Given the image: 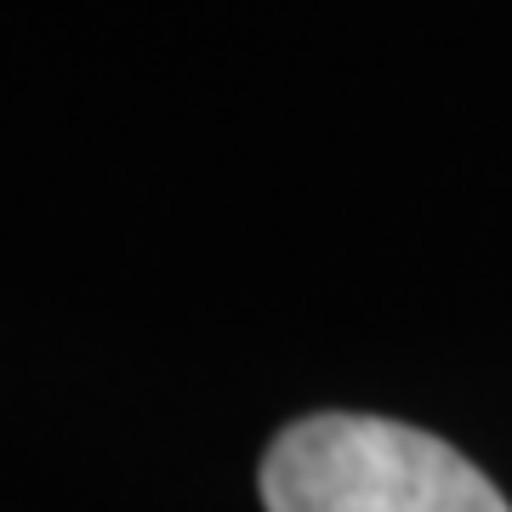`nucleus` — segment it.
<instances>
[{"label":"nucleus","instance_id":"f257e3e1","mask_svg":"<svg viewBox=\"0 0 512 512\" xmlns=\"http://www.w3.org/2000/svg\"><path fill=\"white\" fill-rule=\"evenodd\" d=\"M268 512H512L444 439L382 416H308L262 461Z\"/></svg>","mask_w":512,"mask_h":512}]
</instances>
